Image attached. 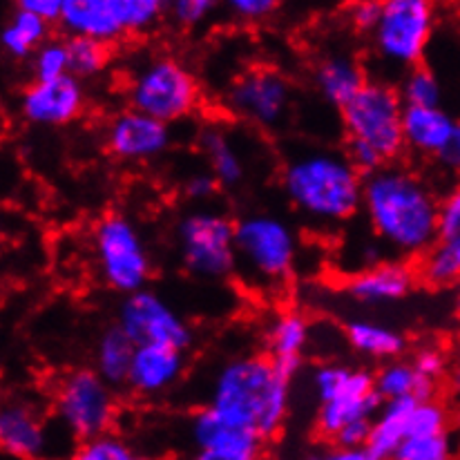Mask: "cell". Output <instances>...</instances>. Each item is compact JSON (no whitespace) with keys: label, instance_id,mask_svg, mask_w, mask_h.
Segmentation results:
<instances>
[{"label":"cell","instance_id":"21","mask_svg":"<svg viewBox=\"0 0 460 460\" xmlns=\"http://www.w3.org/2000/svg\"><path fill=\"white\" fill-rule=\"evenodd\" d=\"M456 119L443 108H409L404 105V148L425 156H438L456 128Z\"/></svg>","mask_w":460,"mask_h":460},{"label":"cell","instance_id":"20","mask_svg":"<svg viewBox=\"0 0 460 460\" xmlns=\"http://www.w3.org/2000/svg\"><path fill=\"white\" fill-rule=\"evenodd\" d=\"M413 282H416V273L409 264L380 261L353 275L347 284V291L353 300L362 305H386V302H398L409 296Z\"/></svg>","mask_w":460,"mask_h":460},{"label":"cell","instance_id":"17","mask_svg":"<svg viewBox=\"0 0 460 460\" xmlns=\"http://www.w3.org/2000/svg\"><path fill=\"white\" fill-rule=\"evenodd\" d=\"M61 30L70 39H94L110 45L128 34L119 0H63Z\"/></svg>","mask_w":460,"mask_h":460},{"label":"cell","instance_id":"43","mask_svg":"<svg viewBox=\"0 0 460 460\" xmlns=\"http://www.w3.org/2000/svg\"><path fill=\"white\" fill-rule=\"evenodd\" d=\"M371 429H374V418H362V420L349 422L333 438L335 447H367Z\"/></svg>","mask_w":460,"mask_h":460},{"label":"cell","instance_id":"29","mask_svg":"<svg viewBox=\"0 0 460 460\" xmlns=\"http://www.w3.org/2000/svg\"><path fill=\"white\" fill-rule=\"evenodd\" d=\"M347 340L356 351L371 358H398L407 342L402 335L391 326L369 320H353L347 324Z\"/></svg>","mask_w":460,"mask_h":460},{"label":"cell","instance_id":"19","mask_svg":"<svg viewBox=\"0 0 460 460\" xmlns=\"http://www.w3.org/2000/svg\"><path fill=\"white\" fill-rule=\"evenodd\" d=\"M190 438L197 452L242 454V456L257 458H260L261 443H264L252 431L226 420L210 407L197 409L190 416Z\"/></svg>","mask_w":460,"mask_h":460},{"label":"cell","instance_id":"10","mask_svg":"<svg viewBox=\"0 0 460 460\" xmlns=\"http://www.w3.org/2000/svg\"><path fill=\"white\" fill-rule=\"evenodd\" d=\"M436 27L434 4L427 0H386L374 45L380 61L395 67L420 66Z\"/></svg>","mask_w":460,"mask_h":460},{"label":"cell","instance_id":"13","mask_svg":"<svg viewBox=\"0 0 460 460\" xmlns=\"http://www.w3.org/2000/svg\"><path fill=\"white\" fill-rule=\"evenodd\" d=\"M85 85L67 75L57 81H31L18 101L22 119L31 126L63 128L75 123L85 110Z\"/></svg>","mask_w":460,"mask_h":460},{"label":"cell","instance_id":"53","mask_svg":"<svg viewBox=\"0 0 460 460\" xmlns=\"http://www.w3.org/2000/svg\"><path fill=\"white\" fill-rule=\"evenodd\" d=\"M135 460H150V458H144V456H137Z\"/></svg>","mask_w":460,"mask_h":460},{"label":"cell","instance_id":"5","mask_svg":"<svg viewBox=\"0 0 460 460\" xmlns=\"http://www.w3.org/2000/svg\"><path fill=\"white\" fill-rule=\"evenodd\" d=\"M126 94L130 110L170 126L195 112L199 83L177 58L155 57L137 67L128 81Z\"/></svg>","mask_w":460,"mask_h":460},{"label":"cell","instance_id":"33","mask_svg":"<svg viewBox=\"0 0 460 460\" xmlns=\"http://www.w3.org/2000/svg\"><path fill=\"white\" fill-rule=\"evenodd\" d=\"M30 61L34 81H57V78L67 76L70 75V48H67V40L49 39L43 48H39V52Z\"/></svg>","mask_w":460,"mask_h":460},{"label":"cell","instance_id":"51","mask_svg":"<svg viewBox=\"0 0 460 460\" xmlns=\"http://www.w3.org/2000/svg\"><path fill=\"white\" fill-rule=\"evenodd\" d=\"M454 385H456V389L460 391V362L456 365V369H454Z\"/></svg>","mask_w":460,"mask_h":460},{"label":"cell","instance_id":"52","mask_svg":"<svg viewBox=\"0 0 460 460\" xmlns=\"http://www.w3.org/2000/svg\"><path fill=\"white\" fill-rule=\"evenodd\" d=\"M456 305H458V311H460V287H458V300H456Z\"/></svg>","mask_w":460,"mask_h":460},{"label":"cell","instance_id":"14","mask_svg":"<svg viewBox=\"0 0 460 460\" xmlns=\"http://www.w3.org/2000/svg\"><path fill=\"white\" fill-rule=\"evenodd\" d=\"M172 144L170 126L137 110H123L110 119L105 128V146L121 161H150L165 153Z\"/></svg>","mask_w":460,"mask_h":460},{"label":"cell","instance_id":"1","mask_svg":"<svg viewBox=\"0 0 460 460\" xmlns=\"http://www.w3.org/2000/svg\"><path fill=\"white\" fill-rule=\"evenodd\" d=\"M362 208L380 242L394 251L418 255L440 242V204L409 170L385 165L365 177Z\"/></svg>","mask_w":460,"mask_h":460},{"label":"cell","instance_id":"28","mask_svg":"<svg viewBox=\"0 0 460 460\" xmlns=\"http://www.w3.org/2000/svg\"><path fill=\"white\" fill-rule=\"evenodd\" d=\"M376 391L383 395L385 402L407 398V395L416 398L418 402H427V400H436V380L422 378L413 362L391 360L376 374Z\"/></svg>","mask_w":460,"mask_h":460},{"label":"cell","instance_id":"44","mask_svg":"<svg viewBox=\"0 0 460 460\" xmlns=\"http://www.w3.org/2000/svg\"><path fill=\"white\" fill-rule=\"evenodd\" d=\"M440 239L454 237L460 234V186L447 195V199L440 204V217H438Z\"/></svg>","mask_w":460,"mask_h":460},{"label":"cell","instance_id":"2","mask_svg":"<svg viewBox=\"0 0 460 460\" xmlns=\"http://www.w3.org/2000/svg\"><path fill=\"white\" fill-rule=\"evenodd\" d=\"M291 380L284 378L269 356H242L224 362L215 374L206 407L260 440L282 431L291 398Z\"/></svg>","mask_w":460,"mask_h":460},{"label":"cell","instance_id":"16","mask_svg":"<svg viewBox=\"0 0 460 460\" xmlns=\"http://www.w3.org/2000/svg\"><path fill=\"white\" fill-rule=\"evenodd\" d=\"M383 395L376 391V376L365 369L351 371L342 389L331 400L320 404L315 418L317 434L333 440L342 427L362 418L378 416L383 409Z\"/></svg>","mask_w":460,"mask_h":460},{"label":"cell","instance_id":"3","mask_svg":"<svg viewBox=\"0 0 460 460\" xmlns=\"http://www.w3.org/2000/svg\"><path fill=\"white\" fill-rule=\"evenodd\" d=\"M282 188L293 206L308 219L335 224L351 219L362 208L365 177L347 155L313 150L284 165Z\"/></svg>","mask_w":460,"mask_h":460},{"label":"cell","instance_id":"12","mask_svg":"<svg viewBox=\"0 0 460 460\" xmlns=\"http://www.w3.org/2000/svg\"><path fill=\"white\" fill-rule=\"evenodd\" d=\"M228 105L261 128H278L291 105V85L279 72L251 70L228 90Z\"/></svg>","mask_w":460,"mask_h":460},{"label":"cell","instance_id":"49","mask_svg":"<svg viewBox=\"0 0 460 460\" xmlns=\"http://www.w3.org/2000/svg\"><path fill=\"white\" fill-rule=\"evenodd\" d=\"M322 460H376L367 447H333L322 454Z\"/></svg>","mask_w":460,"mask_h":460},{"label":"cell","instance_id":"34","mask_svg":"<svg viewBox=\"0 0 460 460\" xmlns=\"http://www.w3.org/2000/svg\"><path fill=\"white\" fill-rule=\"evenodd\" d=\"M449 413L443 402L438 400H427L418 402L409 418V436L407 438H422V436H440L447 434Z\"/></svg>","mask_w":460,"mask_h":460},{"label":"cell","instance_id":"9","mask_svg":"<svg viewBox=\"0 0 460 460\" xmlns=\"http://www.w3.org/2000/svg\"><path fill=\"white\" fill-rule=\"evenodd\" d=\"M54 413L58 425L83 443L110 434L117 416V400L112 386L96 374V369L83 367L67 371L61 378L54 398Z\"/></svg>","mask_w":460,"mask_h":460},{"label":"cell","instance_id":"27","mask_svg":"<svg viewBox=\"0 0 460 460\" xmlns=\"http://www.w3.org/2000/svg\"><path fill=\"white\" fill-rule=\"evenodd\" d=\"M199 148L206 155L210 165V174L217 179L219 186L237 188L246 177V165H243L239 150L222 128L206 126L199 132Z\"/></svg>","mask_w":460,"mask_h":460},{"label":"cell","instance_id":"54","mask_svg":"<svg viewBox=\"0 0 460 460\" xmlns=\"http://www.w3.org/2000/svg\"><path fill=\"white\" fill-rule=\"evenodd\" d=\"M456 420H458V427H460V409H458V416H456Z\"/></svg>","mask_w":460,"mask_h":460},{"label":"cell","instance_id":"32","mask_svg":"<svg viewBox=\"0 0 460 460\" xmlns=\"http://www.w3.org/2000/svg\"><path fill=\"white\" fill-rule=\"evenodd\" d=\"M67 48H70V75L78 81H90L108 67L110 45L101 40L76 36V39H67Z\"/></svg>","mask_w":460,"mask_h":460},{"label":"cell","instance_id":"4","mask_svg":"<svg viewBox=\"0 0 460 460\" xmlns=\"http://www.w3.org/2000/svg\"><path fill=\"white\" fill-rule=\"evenodd\" d=\"M237 269L257 284H282L297 257L296 230L282 217L252 213L234 222Z\"/></svg>","mask_w":460,"mask_h":460},{"label":"cell","instance_id":"40","mask_svg":"<svg viewBox=\"0 0 460 460\" xmlns=\"http://www.w3.org/2000/svg\"><path fill=\"white\" fill-rule=\"evenodd\" d=\"M228 13L237 21L246 22H260L264 18L273 16L279 9L278 0H230L226 3Z\"/></svg>","mask_w":460,"mask_h":460},{"label":"cell","instance_id":"23","mask_svg":"<svg viewBox=\"0 0 460 460\" xmlns=\"http://www.w3.org/2000/svg\"><path fill=\"white\" fill-rule=\"evenodd\" d=\"M308 342V322L300 313H282L269 326V347L275 367L287 380L300 371Z\"/></svg>","mask_w":460,"mask_h":460},{"label":"cell","instance_id":"11","mask_svg":"<svg viewBox=\"0 0 460 460\" xmlns=\"http://www.w3.org/2000/svg\"><path fill=\"white\" fill-rule=\"evenodd\" d=\"M117 324L137 347L164 344L186 351L195 340L188 322L150 288L123 297L117 311Z\"/></svg>","mask_w":460,"mask_h":460},{"label":"cell","instance_id":"26","mask_svg":"<svg viewBox=\"0 0 460 460\" xmlns=\"http://www.w3.org/2000/svg\"><path fill=\"white\" fill-rule=\"evenodd\" d=\"M49 31H52L49 22L16 4L4 21L3 31H0V45H3L4 54H9L16 61H25L48 43Z\"/></svg>","mask_w":460,"mask_h":460},{"label":"cell","instance_id":"50","mask_svg":"<svg viewBox=\"0 0 460 460\" xmlns=\"http://www.w3.org/2000/svg\"><path fill=\"white\" fill-rule=\"evenodd\" d=\"M190 460H260L257 456H242V454H222V452H197Z\"/></svg>","mask_w":460,"mask_h":460},{"label":"cell","instance_id":"24","mask_svg":"<svg viewBox=\"0 0 460 460\" xmlns=\"http://www.w3.org/2000/svg\"><path fill=\"white\" fill-rule=\"evenodd\" d=\"M418 400L407 398L386 400L378 416L374 418V429H371L367 449L374 454L376 460H394L400 445L409 436V418L416 409Z\"/></svg>","mask_w":460,"mask_h":460},{"label":"cell","instance_id":"6","mask_svg":"<svg viewBox=\"0 0 460 460\" xmlns=\"http://www.w3.org/2000/svg\"><path fill=\"white\" fill-rule=\"evenodd\" d=\"M92 248L105 287L123 296L144 291L153 275V260L132 219L121 213L101 217L92 230Z\"/></svg>","mask_w":460,"mask_h":460},{"label":"cell","instance_id":"18","mask_svg":"<svg viewBox=\"0 0 460 460\" xmlns=\"http://www.w3.org/2000/svg\"><path fill=\"white\" fill-rule=\"evenodd\" d=\"M186 369V351L164 344L137 347L128 386L139 395H159L177 385Z\"/></svg>","mask_w":460,"mask_h":460},{"label":"cell","instance_id":"15","mask_svg":"<svg viewBox=\"0 0 460 460\" xmlns=\"http://www.w3.org/2000/svg\"><path fill=\"white\" fill-rule=\"evenodd\" d=\"M0 445L21 460H49L57 456V436L39 409L30 402H9L0 411Z\"/></svg>","mask_w":460,"mask_h":460},{"label":"cell","instance_id":"8","mask_svg":"<svg viewBox=\"0 0 460 460\" xmlns=\"http://www.w3.org/2000/svg\"><path fill=\"white\" fill-rule=\"evenodd\" d=\"M340 112L347 139L374 146L385 161L395 159L404 150V101L389 83L369 81Z\"/></svg>","mask_w":460,"mask_h":460},{"label":"cell","instance_id":"38","mask_svg":"<svg viewBox=\"0 0 460 460\" xmlns=\"http://www.w3.org/2000/svg\"><path fill=\"white\" fill-rule=\"evenodd\" d=\"M217 3L213 0H174L168 3V13L179 27H197L215 12Z\"/></svg>","mask_w":460,"mask_h":460},{"label":"cell","instance_id":"42","mask_svg":"<svg viewBox=\"0 0 460 460\" xmlns=\"http://www.w3.org/2000/svg\"><path fill=\"white\" fill-rule=\"evenodd\" d=\"M383 9H385V3H378V0H362V3L351 4L349 16H351V22L356 30L374 34L380 18H383Z\"/></svg>","mask_w":460,"mask_h":460},{"label":"cell","instance_id":"45","mask_svg":"<svg viewBox=\"0 0 460 460\" xmlns=\"http://www.w3.org/2000/svg\"><path fill=\"white\" fill-rule=\"evenodd\" d=\"M413 367L422 378L438 380L445 371V358L443 353L436 349H422L416 358H413Z\"/></svg>","mask_w":460,"mask_h":460},{"label":"cell","instance_id":"30","mask_svg":"<svg viewBox=\"0 0 460 460\" xmlns=\"http://www.w3.org/2000/svg\"><path fill=\"white\" fill-rule=\"evenodd\" d=\"M422 282L429 287H449L460 279V234L440 239L420 266Z\"/></svg>","mask_w":460,"mask_h":460},{"label":"cell","instance_id":"39","mask_svg":"<svg viewBox=\"0 0 460 460\" xmlns=\"http://www.w3.org/2000/svg\"><path fill=\"white\" fill-rule=\"evenodd\" d=\"M349 376H351V369H344V367L335 365H326L315 369V374H313V389H315L317 398H320V404L333 398L342 389L344 383H347Z\"/></svg>","mask_w":460,"mask_h":460},{"label":"cell","instance_id":"31","mask_svg":"<svg viewBox=\"0 0 460 460\" xmlns=\"http://www.w3.org/2000/svg\"><path fill=\"white\" fill-rule=\"evenodd\" d=\"M398 92L402 96L404 105H409V108H440V99H443L440 81L425 66L411 67L402 76Z\"/></svg>","mask_w":460,"mask_h":460},{"label":"cell","instance_id":"48","mask_svg":"<svg viewBox=\"0 0 460 460\" xmlns=\"http://www.w3.org/2000/svg\"><path fill=\"white\" fill-rule=\"evenodd\" d=\"M436 159L440 161L443 168L452 170V172H460V121L456 123L452 137H449L447 144H445V148L440 150Z\"/></svg>","mask_w":460,"mask_h":460},{"label":"cell","instance_id":"37","mask_svg":"<svg viewBox=\"0 0 460 460\" xmlns=\"http://www.w3.org/2000/svg\"><path fill=\"white\" fill-rule=\"evenodd\" d=\"M135 452L123 438L114 434L83 440L72 452V460H135Z\"/></svg>","mask_w":460,"mask_h":460},{"label":"cell","instance_id":"22","mask_svg":"<svg viewBox=\"0 0 460 460\" xmlns=\"http://www.w3.org/2000/svg\"><path fill=\"white\" fill-rule=\"evenodd\" d=\"M367 83H369V78H367L360 63L347 54H331L315 67L317 92L333 108H347L360 94Z\"/></svg>","mask_w":460,"mask_h":460},{"label":"cell","instance_id":"47","mask_svg":"<svg viewBox=\"0 0 460 460\" xmlns=\"http://www.w3.org/2000/svg\"><path fill=\"white\" fill-rule=\"evenodd\" d=\"M18 7L27 9V12L36 13L39 18H43L45 22H61L63 16V0H21L16 3Z\"/></svg>","mask_w":460,"mask_h":460},{"label":"cell","instance_id":"35","mask_svg":"<svg viewBox=\"0 0 460 460\" xmlns=\"http://www.w3.org/2000/svg\"><path fill=\"white\" fill-rule=\"evenodd\" d=\"M119 7H121L128 34L153 30L161 16L168 12V3H161V0H119Z\"/></svg>","mask_w":460,"mask_h":460},{"label":"cell","instance_id":"46","mask_svg":"<svg viewBox=\"0 0 460 460\" xmlns=\"http://www.w3.org/2000/svg\"><path fill=\"white\" fill-rule=\"evenodd\" d=\"M217 186H219L217 179H215L210 172H197L188 179L186 186H183V192H186L188 199L204 201V199H208V197L215 195Z\"/></svg>","mask_w":460,"mask_h":460},{"label":"cell","instance_id":"7","mask_svg":"<svg viewBox=\"0 0 460 460\" xmlns=\"http://www.w3.org/2000/svg\"><path fill=\"white\" fill-rule=\"evenodd\" d=\"M179 257L188 273L224 279L237 270L234 222L215 210H190L174 226Z\"/></svg>","mask_w":460,"mask_h":460},{"label":"cell","instance_id":"36","mask_svg":"<svg viewBox=\"0 0 460 460\" xmlns=\"http://www.w3.org/2000/svg\"><path fill=\"white\" fill-rule=\"evenodd\" d=\"M394 460H454V443L449 434L407 438Z\"/></svg>","mask_w":460,"mask_h":460},{"label":"cell","instance_id":"41","mask_svg":"<svg viewBox=\"0 0 460 460\" xmlns=\"http://www.w3.org/2000/svg\"><path fill=\"white\" fill-rule=\"evenodd\" d=\"M347 156L349 161L356 165L358 172L365 174V177H369V174L378 172L380 168H385L383 155H380L374 146L365 144V141L347 139Z\"/></svg>","mask_w":460,"mask_h":460},{"label":"cell","instance_id":"25","mask_svg":"<svg viewBox=\"0 0 460 460\" xmlns=\"http://www.w3.org/2000/svg\"><path fill=\"white\" fill-rule=\"evenodd\" d=\"M137 344L128 338L126 331L114 322L96 340L94 369L110 386L128 385L132 358H135Z\"/></svg>","mask_w":460,"mask_h":460}]
</instances>
